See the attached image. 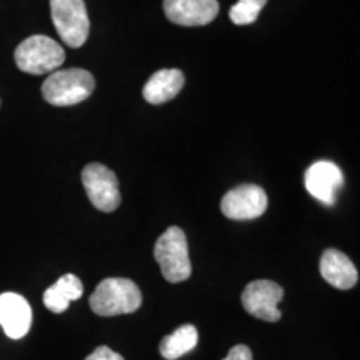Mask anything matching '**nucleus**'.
<instances>
[{
    "label": "nucleus",
    "mask_w": 360,
    "mask_h": 360,
    "mask_svg": "<svg viewBox=\"0 0 360 360\" xmlns=\"http://www.w3.org/2000/svg\"><path fill=\"white\" fill-rule=\"evenodd\" d=\"M53 285L60 290V294L64 295L69 302H72V300H79L84 294L82 282H80V278L77 276H74V274H65V276L58 278Z\"/></svg>",
    "instance_id": "nucleus-16"
},
{
    "label": "nucleus",
    "mask_w": 360,
    "mask_h": 360,
    "mask_svg": "<svg viewBox=\"0 0 360 360\" xmlns=\"http://www.w3.org/2000/svg\"><path fill=\"white\" fill-rule=\"evenodd\" d=\"M265 4H267V0H238L231 8L229 15L236 25L254 24Z\"/></svg>",
    "instance_id": "nucleus-15"
},
{
    "label": "nucleus",
    "mask_w": 360,
    "mask_h": 360,
    "mask_svg": "<svg viewBox=\"0 0 360 360\" xmlns=\"http://www.w3.org/2000/svg\"><path fill=\"white\" fill-rule=\"evenodd\" d=\"M85 360H124V357L120 354H117L112 349L107 347V345H101V347H97L96 350H94V352L90 354Z\"/></svg>",
    "instance_id": "nucleus-18"
},
{
    "label": "nucleus",
    "mask_w": 360,
    "mask_h": 360,
    "mask_svg": "<svg viewBox=\"0 0 360 360\" xmlns=\"http://www.w3.org/2000/svg\"><path fill=\"white\" fill-rule=\"evenodd\" d=\"M197 340H199L197 328L191 326V323H186V326L179 327L174 334L162 339L159 345L160 355L165 360H177L182 355L193 350V347L197 345Z\"/></svg>",
    "instance_id": "nucleus-14"
},
{
    "label": "nucleus",
    "mask_w": 360,
    "mask_h": 360,
    "mask_svg": "<svg viewBox=\"0 0 360 360\" xmlns=\"http://www.w3.org/2000/svg\"><path fill=\"white\" fill-rule=\"evenodd\" d=\"M82 184L90 202L101 212H114L119 209L120 191L117 175L102 164H89L82 170Z\"/></svg>",
    "instance_id": "nucleus-6"
},
{
    "label": "nucleus",
    "mask_w": 360,
    "mask_h": 360,
    "mask_svg": "<svg viewBox=\"0 0 360 360\" xmlns=\"http://www.w3.org/2000/svg\"><path fill=\"white\" fill-rule=\"evenodd\" d=\"M321 274L323 281L340 290H349L357 285L359 274L352 260L344 252L328 249L322 254Z\"/></svg>",
    "instance_id": "nucleus-12"
},
{
    "label": "nucleus",
    "mask_w": 360,
    "mask_h": 360,
    "mask_svg": "<svg viewBox=\"0 0 360 360\" xmlns=\"http://www.w3.org/2000/svg\"><path fill=\"white\" fill-rule=\"evenodd\" d=\"M96 89V79L85 69L56 70L42 84L45 102L56 107H70L87 101Z\"/></svg>",
    "instance_id": "nucleus-1"
},
{
    "label": "nucleus",
    "mask_w": 360,
    "mask_h": 360,
    "mask_svg": "<svg viewBox=\"0 0 360 360\" xmlns=\"http://www.w3.org/2000/svg\"><path fill=\"white\" fill-rule=\"evenodd\" d=\"M164 12L170 22L184 27L210 24L219 15L217 0H164Z\"/></svg>",
    "instance_id": "nucleus-9"
},
{
    "label": "nucleus",
    "mask_w": 360,
    "mask_h": 360,
    "mask_svg": "<svg viewBox=\"0 0 360 360\" xmlns=\"http://www.w3.org/2000/svg\"><path fill=\"white\" fill-rule=\"evenodd\" d=\"M141 305V289L130 278H105L90 295V309L102 317L132 314Z\"/></svg>",
    "instance_id": "nucleus-2"
},
{
    "label": "nucleus",
    "mask_w": 360,
    "mask_h": 360,
    "mask_svg": "<svg viewBox=\"0 0 360 360\" xmlns=\"http://www.w3.org/2000/svg\"><path fill=\"white\" fill-rule=\"evenodd\" d=\"M15 64L22 72L44 75L56 72L64 64L65 52L56 40L47 35H32L15 49Z\"/></svg>",
    "instance_id": "nucleus-4"
},
{
    "label": "nucleus",
    "mask_w": 360,
    "mask_h": 360,
    "mask_svg": "<svg viewBox=\"0 0 360 360\" xmlns=\"http://www.w3.org/2000/svg\"><path fill=\"white\" fill-rule=\"evenodd\" d=\"M283 299V289L272 281H254L244 289L242 304L255 319L265 322H278L282 314L278 304Z\"/></svg>",
    "instance_id": "nucleus-7"
},
{
    "label": "nucleus",
    "mask_w": 360,
    "mask_h": 360,
    "mask_svg": "<svg viewBox=\"0 0 360 360\" xmlns=\"http://www.w3.org/2000/svg\"><path fill=\"white\" fill-rule=\"evenodd\" d=\"M154 257L160 265L165 281L179 283L187 281L192 274L188 259L187 237L180 227H169L157 240Z\"/></svg>",
    "instance_id": "nucleus-3"
},
{
    "label": "nucleus",
    "mask_w": 360,
    "mask_h": 360,
    "mask_svg": "<svg viewBox=\"0 0 360 360\" xmlns=\"http://www.w3.org/2000/svg\"><path fill=\"white\" fill-rule=\"evenodd\" d=\"M224 360H252V352L247 345H236Z\"/></svg>",
    "instance_id": "nucleus-19"
},
{
    "label": "nucleus",
    "mask_w": 360,
    "mask_h": 360,
    "mask_svg": "<svg viewBox=\"0 0 360 360\" xmlns=\"http://www.w3.org/2000/svg\"><path fill=\"white\" fill-rule=\"evenodd\" d=\"M186 84L184 72L179 69H162L155 72L143 85V98L152 105H160L179 96Z\"/></svg>",
    "instance_id": "nucleus-13"
},
{
    "label": "nucleus",
    "mask_w": 360,
    "mask_h": 360,
    "mask_svg": "<svg viewBox=\"0 0 360 360\" xmlns=\"http://www.w3.org/2000/svg\"><path fill=\"white\" fill-rule=\"evenodd\" d=\"M51 15L64 44L79 49L87 42L90 22L84 0H51Z\"/></svg>",
    "instance_id": "nucleus-5"
},
{
    "label": "nucleus",
    "mask_w": 360,
    "mask_h": 360,
    "mask_svg": "<svg viewBox=\"0 0 360 360\" xmlns=\"http://www.w3.org/2000/svg\"><path fill=\"white\" fill-rule=\"evenodd\" d=\"M44 304H45V307L51 310V312L62 314L69 309L70 302L60 294V290H58L56 285H52L44 292Z\"/></svg>",
    "instance_id": "nucleus-17"
},
{
    "label": "nucleus",
    "mask_w": 360,
    "mask_h": 360,
    "mask_svg": "<svg viewBox=\"0 0 360 360\" xmlns=\"http://www.w3.org/2000/svg\"><path fill=\"white\" fill-rule=\"evenodd\" d=\"M0 326L11 339H22L32 326V309L15 292L0 294Z\"/></svg>",
    "instance_id": "nucleus-11"
},
{
    "label": "nucleus",
    "mask_w": 360,
    "mask_h": 360,
    "mask_svg": "<svg viewBox=\"0 0 360 360\" xmlns=\"http://www.w3.org/2000/svg\"><path fill=\"white\" fill-rule=\"evenodd\" d=\"M342 184H344V175L334 162L319 160L310 165L305 172V188L310 195L326 205L335 204L337 191L342 187Z\"/></svg>",
    "instance_id": "nucleus-10"
},
{
    "label": "nucleus",
    "mask_w": 360,
    "mask_h": 360,
    "mask_svg": "<svg viewBox=\"0 0 360 360\" xmlns=\"http://www.w3.org/2000/svg\"><path fill=\"white\" fill-rule=\"evenodd\" d=\"M267 193L254 184H244L229 191L220 202L225 217L233 220L257 219L267 210Z\"/></svg>",
    "instance_id": "nucleus-8"
}]
</instances>
